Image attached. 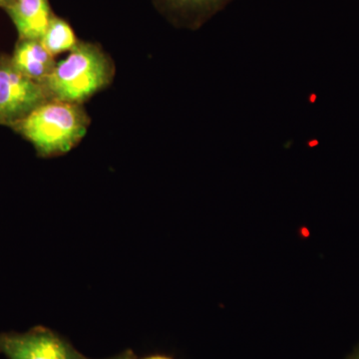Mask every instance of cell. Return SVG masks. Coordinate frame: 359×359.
Masks as SVG:
<instances>
[{
  "instance_id": "1",
  "label": "cell",
  "mask_w": 359,
  "mask_h": 359,
  "mask_svg": "<svg viewBox=\"0 0 359 359\" xmlns=\"http://www.w3.org/2000/svg\"><path fill=\"white\" fill-rule=\"evenodd\" d=\"M89 119L80 104L48 100L11 128L32 144L41 157L66 154L82 140Z\"/></svg>"
},
{
  "instance_id": "2",
  "label": "cell",
  "mask_w": 359,
  "mask_h": 359,
  "mask_svg": "<svg viewBox=\"0 0 359 359\" xmlns=\"http://www.w3.org/2000/svg\"><path fill=\"white\" fill-rule=\"evenodd\" d=\"M109 59L96 45L78 43L69 55L55 65L42 86L50 100L80 104L112 80Z\"/></svg>"
},
{
  "instance_id": "3",
  "label": "cell",
  "mask_w": 359,
  "mask_h": 359,
  "mask_svg": "<svg viewBox=\"0 0 359 359\" xmlns=\"http://www.w3.org/2000/svg\"><path fill=\"white\" fill-rule=\"evenodd\" d=\"M0 355L6 359H88L69 340L42 325L23 332H0Z\"/></svg>"
},
{
  "instance_id": "4",
  "label": "cell",
  "mask_w": 359,
  "mask_h": 359,
  "mask_svg": "<svg viewBox=\"0 0 359 359\" xmlns=\"http://www.w3.org/2000/svg\"><path fill=\"white\" fill-rule=\"evenodd\" d=\"M48 100L41 84L22 74L11 56L0 55V125L11 126Z\"/></svg>"
},
{
  "instance_id": "5",
  "label": "cell",
  "mask_w": 359,
  "mask_h": 359,
  "mask_svg": "<svg viewBox=\"0 0 359 359\" xmlns=\"http://www.w3.org/2000/svg\"><path fill=\"white\" fill-rule=\"evenodd\" d=\"M6 9L20 39H41L53 16L48 0H11Z\"/></svg>"
},
{
  "instance_id": "6",
  "label": "cell",
  "mask_w": 359,
  "mask_h": 359,
  "mask_svg": "<svg viewBox=\"0 0 359 359\" xmlns=\"http://www.w3.org/2000/svg\"><path fill=\"white\" fill-rule=\"evenodd\" d=\"M11 58L22 74L41 85L56 65L40 40L20 39Z\"/></svg>"
},
{
  "instance_id": "7",
  "label": "cell",
  "mask_w": 359,
  "mask_h": 359,
  "mask_svg": "<svg viewBox=\"0 0 359 359\" xmlns=\"http://www.w3.org/2000/svg\"><path fill=\"white\" fill-rule=\"evenodd\" d=\"M160 6L178 22L200 26L224 11L233 0H157Z\"/></svg>"
},
{
  "instance_id": "8",
  "label": "cell",
  "mask_w": 359,
  "mask_h": 359,
  "mask_svg": "<svg viewBox=\"0 0 359 359\" xmlns=\"http://www.w3.org/2000/svg\"><path fill=\"white\" fill-rule=\"evenodd\" d=\"M40 42L52 56L66 51L71 52L78 45L76 36L71 26L65 20L54 15Z\"/></svg>"
},
{
  "instance_id": "9",
  "label": "cell",
  "mask_w": 359,
  "mask_h": 359,
  "mask_svg": "<svg viewBox=\"0 0 359 359\" xmlns=\"http://www.w3.org/2000/svg\"><path fill=\"white\" fill-rule=\"evenodd\" d=\"M104 359H137V358L133 351H130V349H127V351H123L121 353L116 354L114 356H111V358Z\"/></svg>"
},
{
  "instance_id": "10",
  "label": "cell",
  "mask_w": 359,
  "mask_h": 359,
  "mask_svg": "<svg viewBox=\"0 0 359 359\" xmlns=\"http://www.w3.org/2000/svg\"><path fill=\"white\" fill-rule=\"evenodd\" d=\"M141 359H174L171 356L164 355V354H152V355L146 356Z\"/></svg>"
},
{
  "instance_id": "11",
  "label": "cell",
  "mask_w": 359,
  "mask_h": 359,
  "mask_svg": "<svg viewBox=\"0 0 359 359\" xmlns=\"http://www.w3.org/2000/svg\"><path fill=\"white\" fill-rule=\"evenodd\" d=\"M346 359H359V344L354 347L353 353L349 354Z\"/></svg>"
},
{
  "instance_id": "12",
  "label": "cell",
  "mask_w": 359,
  "mask_h": 359,
  "mask_svg": "<svg viewBox=\"0 0 359 359\" xmlns=\"http://www.w3.org/2000/svg\"><path fill=\"white\" fill-rule=\"evenodd\" d=\"M11 0H0V7H6L8 6L9 4H11Z\"/></svg>"
}]
</instances>
